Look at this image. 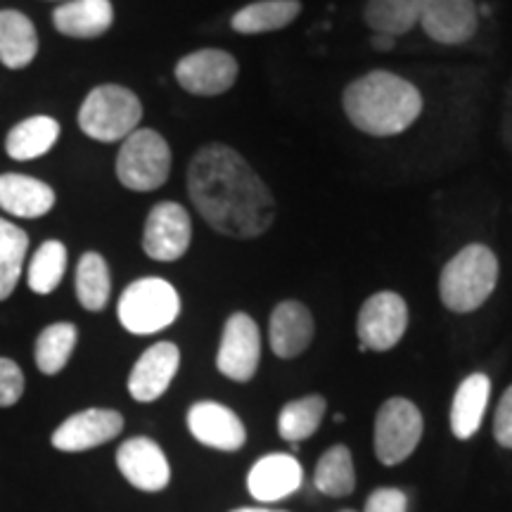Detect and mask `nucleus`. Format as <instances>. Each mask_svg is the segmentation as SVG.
<instances>
[{
  "label": "nucleus",
  "mask_w": 512,
  "mask_h": 512,
  "mask_svg": "<svg viewBox=\"0 0 512 512\" xmlns=\"http://www.w3.org/2000/svg\"><path fill=\"white\" fill-rule=\"evenodd\" d=\"M344 112L358 131L375 138L403 133L422 114V95L392 72H370L351 81L342 95Z\"/></svg>",
  "instance_id": "2"
},
{
  "label": "nucleus",
  "mask_w": 512,
  "mask_h": 512,
  "mask_svg": "<svg viewBox=\"0 0 512 512\" xmlns=\"http://www.w3.org/2000/svg\"><path fill=\"white\" fill-rule=\"evenodd\" d=\"M425 420L413 401L394 396L380 406L375 418V456L382 465H399L418 448Z\"/></svg>",
  "instance_id": "7"
},
{
  "label": "nucleus",
  "mask_w": 512,
  "mask_h": 512,
  "mask_svg": "<svg viewBox=\"0 0 512 512\" xmlns=\"http://www.w3.org/2000/svg\"><path fill=\"white\" fill-rule=\"evenodd\" d=\"M494 439L498 441V446L512 451V384L503 392L501 401H498L494 415Z\"/></svg>",
  "instance_id": "34"
},
{
  "label": "nucleus",
  "mask_w": 512,
  "mask_h": 512,
  "mask_svg": "<svg viewBox=\"0 0 512 512\" xmlns=\"http://www.w3.org/2000/svg\"><path fill=\"white\" fill-rule=\"evenodd\" d=\"M74 290L79 304L86 311H102L110 302L112 278L105 256L98 252H86L79 259L74 278Z\"/></svg>",
  "instance_id": "25"
},
{
  "label": "nucleus",
  "mask_w": 512,
  "mask_h": 512,
  "mask_svg": "<svg viewBox=\"0 0 512 512\" xmlns=\"http://www.w3.org/2000/svg\"><path fill=\"white\" fill-rule=\"evenodd\" d=\"M304 482L299 460L290 453H271L259 458L247 475V489L256 501L275 503L292 496Z\"/></svg>",
  "instance_id": "17"
},
{
  "label": "nucleus",
  "mask_w": 512,
  "mask_h": 512,
  "mask_svg": "<svg viewBox=\"0 0 512 512\" xmlns=\"http://www.w3.org/2000/svg\"><path fill=\"white\" fill-rule=\"evenodd\" d=\"M121 430H124V418L119 411L86 408V411L69 415L53 432L50 444L62 453H83L119 437Z\"/></svg>",
  "instance_id": "12"
},
{
  "label": "nucleus",
  "mask_w": 512,
  "mask_h": 512,
  "mask_svg": "<svg viewBox=\"0 0 512 512\" xmlns=\"http://www.w3.org/2000/svg\"><path fill=\"white\" fill-rule=\"evenodd\" d=\"M396 38L387 36V34H373V38H370V46H373L377 53H389V50L394 48Z\"/></svg>",
  "instance_id": "35"
},
{
  "label": "nucleus",
  "mask_w": 512,
  "mask_h": 512,
  "mask_svg": "<svg viewBox=\"0 0 512 512\" xmlns=\"http://www.w3.org/2000/svg\"><path fill=\"white\" fill-rule=\"evenodd\" d=\"M110 0H69L53 12V24L69 38H98L112 27Z\"/></svg>",
  "instance_id": "21"
},
{
  "label": "nucleus",
  "mask_w": 512,
  "mask_h": 512,
  "mask_svg": "<svg viewBox=\"0 0 512 512\" xmlns=\"http://www.w3.org/2000/svg\"><path fill=\"white\" fill-rule=\"evenodd\" d=\"M233 512H287V510H268V508H238Z\"/></svg>",
  "instance_id": "36"
},
{
  "label": "nucleus",
  "mask_w": 512,
  "mask_h": 512,
  "mask_svg": "<svg viewBox=\"0 0 512 512\" xmlns=\"http://www.w3.org/2000/svg\"><path fill=\"white\" fill-rule=\"evenodd\" d=\"M76 342H79V330H76L74 323L48 325L36 339L34 358L38 370L43 375L62 373L74 354Z\"/></svg>",
  "instance_id": "29"
},
{
  "label": "nucleus",
  "mask_w": 512,
  "mask_h": 512,
  "mask_svg": "<svg viewBox=\"0 0 512 512\" xmlns=\"http://www.w3.org/2000/svg\"><path fill=\"white\" fill-rule=\"evenodd\" d=\"M342 512H356V510H342Z\"/></svg>",
  "instance_id": "37"
},
{
  "label": "nucleus",
  "mask_w": 512,
  "mask_h": 512,
  "mask_svg": "<svg viewBox=\"0 0 512 512\" xmlns=\"http://www.w3.org/2000/svg\"><path fill=\"white\" fill-rule=\"evenodd\" d=\"M67 271V247L60 240H46L29 264V287L36 294H50L62 283Z\"/></svg>",
  "instance_id": "31"
},
{
  "label": "nucleus",
  "mask_w": 512,
  "mask_h": 512,
  "mask_svg": "<svg viewBox=\"0 0 512 512\" xmlns=\"http://www.w3.org/2000/svg\"><path fill=\"white\" fill-rule=\"evenodd\" d=\"M498 259L486 245H467L439 275V297L448 311L472 313L486 304L498 285Z\"/></svg>",
  "instance_id": "3"
},
{
  "label": "nucleus",
  "mask_w": 512,
  "mask_h": 512,
  "mask_svg": "<svg viewBox=\"0 0 512 512\" xmlns=\"http://www.w3.org/2000/svg\"><path fill=\"white\" fill-rule=\"evenodd\" d=\"M55 207V190L38 178L22 174L0 176V209L17 219H41Z\"/></svg>",
  "instance_id": "19"
},
{
  "label": "nucleus",
  "mask_w": 512,
  "mask_h": 512,
  "mask_svg": "<svg viewBox=\"0 0 512 512\" xmlns=\"http://www.w3.org/2000/svg\"><path fill=\"white\" fill-rule=\"evenodd\" d=\"M192 240L190 214L178 202H159L147 214L143 249L155 261H178Z\"/></svg>",
  "instance_id": "11"
},
{
  "label": "nucleus",
  "mask_w": 512,
  "mask_h": 512,
  "mask_svg": "<svg viewBox=\"0 0 512 512\" xmlns=\"http://www.w3.org/2000/svg\"><path fill=\"white\" fill-rule=\"evenodd\" d=\"M181 313V297L164 278H140L119 297V323L131 335H155L169 328Z\"/></svg>",
  "instance_id": "5"
},
{
  "label": "nucleus",
  "mask_w": 512,
  "mask_h": 512,
  "mask_svg": "<svg viewBox=\"0 0 512 512\" xmlns=\"http://www.w3.org/2000/svg\"><path fill=\"white\" fill-rule=\"evenodd\" d=\"M176 81L183 91L214 98L230 91L238 81V60L226 50L202 48L176 64Z\"/></svg>",
  "instance_id": "10"
},
{
  "label": "nucleus",
  "mask_w": 512,
  "mask_h": 512,
  "mask_svg": "<svg viewBox=\"0 0 512 512\" xmlns=\"http://www.w3.org/2000/svg\"><path fill=\"white\" fill-rule=\"evenodd\" d=\"M325 411H328V403L320 394H309L285 403L278 415V434L290 444H299V441L316 434L325 418Z\"/></svg>",
  "instance_id": "28"
},
{
  "label": "nucleus",
  "mask_w": 512,
  "mask_h": 512,
  "mask_svg": "<svg viewBox=\"0 0 512 512\" xmlns=\"http://www.w3.org/2000/svg\"><path fill=\"white\" fill-rule=\"evenodd\" d=\"M313 484L320 494L344 498L356 489V470L349 446L335 444L323 453L313 472Z\"/></svg>",
  "instance_id": "26"
},
{
  "label": "nucleus",
  "mask_w": 512,
  "mask_h": 512,
  "mask_svg": "<svg viewBox=\"0 0 512 512\" xmlns=\"http://www.w3.org/2000/svg\"><path fill=\"white\" fill-rule=\"evenodd\" d=\"M408 328V304L396 292H377L358 311V351H389Z\"/></svg>",
  "instance_id": "8"
},
{
  "label": "nucleus",
  "mask_w": 512,
  "mask_h": 512,
  "mask_svg": "<svg viewBox=\"0 0 512 512\" xmlns=\"http://www.w3.org/2000/svg\"><path fill=\"white\" fill-rule=\"evenodd\" d=\"M302 12L299 0H259V3L245 5L233 15V29L238 34H268L290 27L294 19Z\"/></svg>",
  "instance_id": "23"
},
{
  "label": "nucleus",
  "mask_w": 512,
  "mask_h": 512,
  "mask_svg": "<svg viewBox=\"0 0 512 512\" xmlns=\"http://www.w3.org/2000/svg\"><path fill=\"white\" fill-rule=\"evenodd\" d=\"M171 174V147L152 128H136L121 145L117 178L128 190L150 192L162 188Z\"/></svg>",
  "instance_id": "6"
},
{
  "label": "nucleus",
  "mask_w": 512,
  "mask_h": 512,
  "mask_svg": "<svg viewBox=\"0 0 512 512\" xmlns=\"http://www.w3.org/2000/svg\"><path fill=\"white\" fill-rule=\"evenodd\" d=\"M24 373L12 358L0 356V408H10L22 399Z\"/></svg>",
  "instance_id": "32"
},
{
  "label": "nucleus",
  "mask_w": 512,
  "mask_h": 512,
  "mask_svg": "<svg viewBox=\"0 0 512 512\" xmlns=\"http://www.w3.org/2000/svg\"><path fill=\"white\" fill-rule=\"evenodd\" d=\"M261 361L259 325L247 313H233L223 325L216 368L233 382H249Z\"/></svg>",
  "instance_id": "9"
},
{
  "label": "nucleus",
  "mask_w": 512,
  "mask_h": 512,
  "mask_svg": "<svg viewBox=\"0 0 512 512\" xmlns=\"http://www.w3.org/2000/svg\"><path fill=\"white\" fill-rule=\"evenodd\" d=\"M188 195L202 219L226 238H259L275 221L271 190L238 150L223 143L204 145L192 157Z\"/></svg>",
  "instance_id": "1"
},
{
  "label": "nucleus",
  "mask_w": 512,
  "mask_h": 512,
  "mask_svg": "<svg viewBox=\"0 0 512 512\" xmlns=\"http://www.w3.org/2000/svg\"><path fill=\"white\" fill-rule=\"evenodd\" d=\"M29 235L15 223L0 219V302L15 292L27 259Z\"/></svg>",
  "instance_id": "30"
},
{
  "label": "nucleus",
  "mask_w": 512,
  "mask_h": 512,
  "mask_svg": "<svg viewBox=\"0 0 512 512\" xmlns=\"http://www.w3.org/2000/svg\"><path fill=\"white\" fill-rule=\"evenodd\" d=\"M143 119L138 95L117 83L93 88L79 110V126L88 138L100 143L126 140Z\"/></svg>",
  "instance_id": "4"
},
{
  "label": "nucleus",
  "mask_w": 512,
  "mask_h": 512,
  "mask_svg": "<svg viewBox=\"0 0 512 512\" xmlns=\"http://www.w3.org/2000/svg\"><path fill=\"white\" fill-rule=\"evenodd\" d=\"M117 467L128 484L145 494L164 491L171 482V465L162 446L147 437L124 441L117 451Z\"/></svg>",
  "instance_id": "13"
},
{
  "label": "nucleus",
  "mask_w": 512,
  "mask_h": 512,
  "mask_svg": "<svg viewBox=\"0 0 512 512\" xmlns=\"http://www.w3.org/2000/svg\"><path fill=\"white\" fill-rule=\"evenodd\" d=\"M181 366V351L174 342H157L138 358L128 375V394L140 403L162 399Z\"/></svg>",
  "instance_id": "16"
},
{
  "label": "nucleus",
  "mask_w": 512,
  "mask_h": 512,
  "mask_svg": "<svg viewBox=\"0 0 512 512\" xmlns=\"http://www.w3.org/2000/svg\"><path fill=\"white\" fill-rule=\"evenodd\" d=\"M491 396V380L484 373L467 375L458 384L456 396L451 403V432L453 437L465 441L475 437L479 427H482L486 406H489Z\"/></svg>",
  "instance_id": "20"
},
{
  "label": "nucleus",
  "mask_w": 512,
  "mask_h": 512,
  "mask_svg": "<svg viewBox=\"0 0 512 512\" xmlns=\"http://www.w3.org/2000/svg\"><path fill=\"white\" fill-rule=\"evenodd\" d=\"M60 138V124L53 117H31L12 126L5 138V150L17 162L43 157Z\"/></svg>",
  "instance_id": "24"
},
{
  "label": "nucleus",
  "mask_w": 512,
  "mask_h": 512,
  "mask_svg": "<svg viewBox=\"0 0 512 512\" xmlns=\"http://www.w3.org/2000/svg\"><path fill=\"white\" fill-rule=\"evenodd\" d=\"M313 316L302 302L287 299L280 302L271 313L268 323V337H271V349L278 358H297L302 356L313 342Z\"/></svg>",
  "instance_id": "18"
},
{
  "label": "nucleus",
  "mask_w": 512,
  "mask_h": 512,
  "mask_svg": "<svg viewBox=\"0 0 512 512\" xmlns=\"http://www.w3.org/2000/svg\"><path fill=\"white\" fill-rule=\"evenodd\" d=\"M188 430L200 444L223 453L240 451L247 441V430L238 413L216 401H200L190 406Z\"/></svg>",
  "instance_id": "15"
},
{
  "label": "nucleus",
  "mask_w": 512,
  "mask_h": 512,
  "mask_svg": "<svg viewBox=\"0 0 512 512\" xmlns=\"http://www.w3.org/2000/svg\"><path fill=\"white\" fill-rule=\"evenodd\" d=\"M408 496L396 486H380L366 501V512H406Z\"/></svg>",
  "instance_id": "33"
},
{
  "label": "nucleus",
  "mask_w": 512,
  "mask_h": 512,
  "mask_svg": "<svg viewBox=\"0 0 512 512\" xmlns=\"http://www.w3.org/2000/svg\"><path fill=\"white\" fill-rule=\"evenodd\" d=\"M418 24L432 41L460 46L475 36L479 10L472 0H422Z\"/></svg>",
  "instance_id": "14"
},
{
  "label": "nucleus",
  "mask_w": 512,
  "mask_h": 512,
  "mask_svg": "<svg viewBox=\"0 0 512 512\" xmlns=\"http://www.w3.org/2000/svg\"><path fill=\"white\" fill-rule=\"evenodd\" d=\"M38 53L34 22L17 10H0V62L8 69H24Z\"/></svg>",
  "instance_id": "22"
},
{
  "label": "nucleus",
  "mask_w": 512,
  "mask_h": 512,
  "mask_svg": "<svg viewBox=\"0 0 512 512\" xmlns=\"http://www.w3.org/2000/svg\"><path fill=\"white\" fill-rule=\"evenodd\" d=\"M422 0H368L366 24L375 34L406 36L420 22Z\"/></svg>",
  "instance_id": "27"
}]
</instances>
